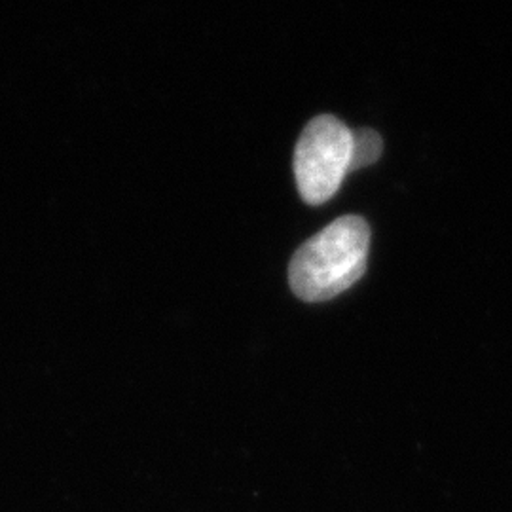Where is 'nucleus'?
<instances>
[{
  "mask_svg": "<svg viewBox=\"0 0 512 512\" xmlns=\"http://www.w3.org/2000/svg\"><path fill=\"white\" fill-rule=\"evenodd\" d=\"M370 228L365 219L346 215L308 239L289 266L293 293L304 302H325L355 285L366 270Z\"/></svg>",
  "mask_w": 512,
  "mask_h": 512,
  "instance_id": "1",
  "label": "nucleus"
},
{
  "mask_svg": "<svg viewBox=\"0 0 512 512\" xmlns=\"http://www.w3.org/2000/svg\"><path fill=\"white\" fill-rule=\"evenodd\" d=\"M353 129L323 114L304 128L294 150V177L302 200L321 205L340 190L351 171Z\"/></svg>",
  "mask_w": 512,
  "mask_h": 512,
  "instance_id": "2",
  "label": "nucleus"
},
{
  "mask_svg": "<svg viewBox=\"0 0 512 512\" xmlns=\"http://www.w3.org/2000/svg\"><path fill=\"white\" fill-rule=\"evenodd\" d=\"M384 150V141L374 129H353V148H351V171L365 169L378 162Z\"/></svg>",
  "mask_w": 512,
  "mask_h": 512,
  "instance_id": "3",
  "label": "nucleus"
}]
</instances>
